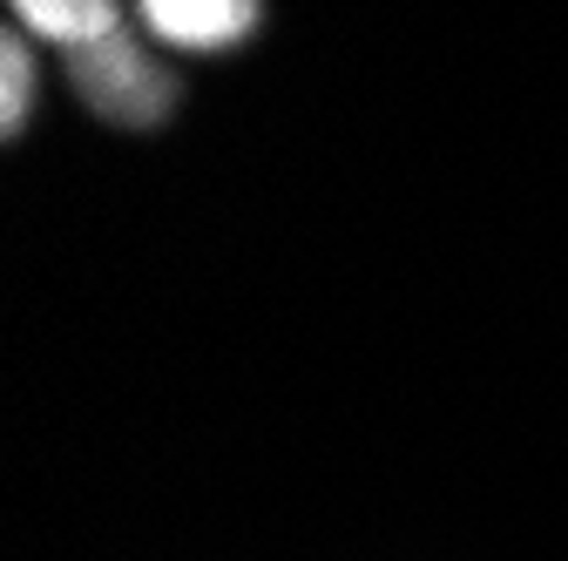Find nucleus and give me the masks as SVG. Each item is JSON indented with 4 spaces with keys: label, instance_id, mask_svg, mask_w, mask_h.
Here are the masks:
<instances>
[{
    "label": "nucleus",
    "instance_id": "f257e3e1",
    "mask_svg": "<svg viewBox=\"0 0 568 561\" xmlns=\"http://www.w3.org/2000/svg\"><path fill=\"white\" fill-rule=\"evenodd\" d=\"M68 89L75 102L115 129H156L176 109V75L150 54V41L115 28L109 41H89L68 54Z\"/></svg>",
    "mask_w": 568,
    "mask_h": 561
},
{
    "label": "nucleus",
    "instance_id": "f03ea898",
    "mask_svg": "<svg viewBox=\"0 0 568 561\" xmlns=\"http://www.w3.org/2000/svg\"><path fill=\"white\" fill-rule=\"evenodd\" d=\"M135 21L156 48H190V54H224L257 34L264 0H135Z\"/></svg>",
    "mask_w": 568,
    "mask_h": 561
},
{
    "label": "nucleus",
    "instance_id": "7ed1b4c3",
    "mask_svg": "<svg viewBox=\"0 0 568 561\" xmlns=\"http://www.w3.org/2000/svg\"><path fill=\"white\" fill-rule=\"evenodd\" d=\"M8 14L28 41H48L61 54H75L89 41H109L122 28V0H8Z\"/></svg>",
    "mask_w": 568,
    "mask_h": 561
},
{
    "label": "nucleus",
    "instance_id": "20e7f679",
    "mask_svg": "<svg viewBox=\"0 0 568 561\" xmlns=\"http://www.w3.org/2000/svg\"><path fill=\"white\" fill-rule=\"evenodd\" d=\"M34 102H41V54H34V41L21 28H8L0 34V129L21 135Z\"/></svg>",
    "mask_w": 568,
    "mask_h": 561
}]
</instances>
